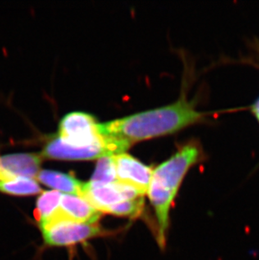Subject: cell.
Returning <instances> with one entry per match:
<instances>
[{
	"instance_id": "6da1fadb",
	"label": "cell",
	"mask_w": 259,
	"mask_h": 260,
	"mask_svg": "<svg viewBox=\"0 0 259 260\" xmlns=\"http://www.w3.org/2000/svg\"><path fill=\"white\" fill-rule=\"evenodd\" d=\"M203 116L192 104L182 98L164 107L99 123V132L104 138L117 141L129 148L140 141L178 132L198 122Z\"/></svg>"
},
{
	"instance_id": "7a4b0ae2",
	"label": "cell",
	"mask_w": 259,
	"mask_h": 260,
	"mask_svg": "<svg viewBox=\"0 0 259 260\" xmlns=\"http://www.w3.org/2000/svg\"><path fill=\"white\" fill-rule=\"evenodd\" d=\"M199 157L198 147L193 144L186 145L153 170L147 194L157 217V239L161 248L165 244L172 204L185 174L198 162Z\"/></svg>"
},
{
	"instance_id": "3957f363",
	"label": "cell",
	"mask_w": 259,
	"mask_h": 260,
	"mask_svg": "<svg viewBox=\"0 0 259 260\" xmlns=\"http://www.w3.org/2000/svg\"><path fill=\"white\" fill-rule=\"evenodd\" d=\"M45 243L50 246H69L102 234L97 223H84L65 219H53L39 224Z\"/></svg>"
},
{
	"instance_id": "277c9868",
	"label": "cell",
	"mask_w": 259,
	"mask_h": 260,
	"mask_svg": "<svg viewBox=\"0 0 259 260\" xmlns=\"http://www.w3.org/2000/svg\"><path fill=\"white\" fill-rule=\"evenodd\" d=\"M41 155L50 159L80 161L99 159L106 155L115 156L117 152L114 146L104 138L95 144L78 147L66 143L57 136L47 143Z\"/></svg>"
},
{
	"instance_id": "5b68a950",
	"label": "cell",
	"mask_w": 259,
	"mask_h": 260,
	"mask_svg": "<svg viewBox=\"0 0 259 260\" xmlns=\"http://www.w3.org/2000/svg\"><path fill=\"white\" fill-rule=\"evenodd\" d=\"M59 137L69 144L86 147L101 142L103 138L99 132V123L89 114L72 112L61 119Z\"/></svg>"
},
{
	"instance_id": "8992f818",
	"label": "cell",
	"mask_w": 259,
	"mask_h": 260,
	"mask_svg": "<svg viewBox=\"0 0 259 260\" xmlns=\"http://www.w3.org/2000/svg\"><path fill=\"white\" fill-rule=\"evenodd\" d=\"M78 196L83 197L101 213H105L110 206L119 202L142 197L132 187L117 181L111 184L91 181L83 183Z\"/></svg>"
},
{
	"instance_id": "52a82bcc",
	"label": "cell",
	"mask_w": 259,
	"mask_h": 260,
	"mask_svg": "<svg viewBox=\"0 0 259 260\" xmlns=\"http://www.w3.org/2000/svg\"><path fill=\"white\" fill-rule=\"evenodd\" d=\"M114 158L117 182L132 187L142 197L147 194L153 170L125 152L115 155Z\"/></svg>"
},
{
	"instance_id": "ba28073f",
	"label": "cell",
	"mask_w": 259,
	"mask_h": 260,
	"mask_svg": "<svg viewBox=\"0 0 259 260\" xmlns=\"http://www.w3.org/2000/svg\"><path fill=\"white\" fill-rule=\"evenodd\" d=\"M42 155L34 153L0 156V179L26 178L35 179L39 174Z\"/></svg>"
},
{
	"instance_id": "9c48e42d",
	"label": "cell",
	"mask_w": 259,
	"mask_h": 260,
	"mask_svg": "<svg viewBox=\"0 0 259 260\" xmlns=\"http://www.w3.org/2000/svg\"><path fill=\"white\" fill-rule=\"evenodd\" d=\"M101 215L100 211L93 208L80 196L64 194L61 196L58 211L48 221L53 219H65L84 223H97Z\"/></svg>"
},
{
	"instance_id": "30bf717a",
	"label": "cell",
	"mask_w": 259,
	"mask_h": 260,
	"mask_svg": "<svg viewBox=\"0 0 259 260\" xmlns=\"http://www.w3.org/2000/svg\"><path fill=\"white\" fill-rule=\"evenodd\" d=\"M37 178L46 186L50 187L56 191L64 192L69 194L78 196L83 185V183L74 175L54 170H41Z\"/></svg>"
},
{
	"instance_id": "8fae6325",
	"label": "cell",
	"mask_w": 259,
	"mask_h": 260,
	"mask_svg": "<svg viewBox=\"0 0 259 260\" xmlns=\"http://www.w3.org/2000/svg\"><path fill=\"white\" fill-rule=\"evenodd\" d=\"M0 191L16 197L35 196L42 192L37 180L26 178L0 179Z\"/></svg>"
},
{
	"instance_id": "7c38bea8",
	"label": "cell",
	"mask_w": 259,
	"mask_h": 260,
	"mask_svg": "<svg viewBox=\"0 0 259 260\" xmlns=\"http://www.w3.org/2000/svg\"><path fill=\"white\" fill-rule=\"evenodd\" d=\"M61 196L62 194L61 192L50 190L42 192L38 197L35 217L39 224L48 221L55 216L60 206Z\"/></svg>"
},
{
	"instance_id": "4fadbf2b",
	"label": "cell",
	"mask_w": 259,
	"mask_h": 260,
	"mask_svg": "<svg viewBox=\"0 0 259 260\" xmlns=\"http://www.w3.org/2000/svg\"><path fill=\"white\" fill-rule=\"evenodd\" d=\"M91 182L111 184L117 181L114 156L106 155L99 158Z\"/></svg>"
},
{
	"instance_id": "5bb4252c",
	"label": "cell",
	"mask_w": 259,
	"mask_h": 260,
	"mask_svg": "<svg viewBox=\"0 0 259 260\" xmlns=\"http://www.w3.org/2000/svg\"><path fill=\"white\" fill-rule=\"evenodd\" d=\"M143 206L144 200L142 197H139L135 199L125 200L113 205L105 211V213L111 214L115 216L137 217L142 214Z\"/></svg>"
},
{
	"instance_id": "9a60e30c",
	"label": "cell",
	"mask_w": 259,
	"mask_h": 260,
	"mask_svg": "<svg viewBox=\"0 0 259 260\" xmlns=\"http://www.w3.org/2000/svg\"><path fill=\"white\" fill-rule=\"evenodd\" d=\"M252 113L254 114L255 116L257 117L259 121V98L257 99V101L255 102L254 105L252 106Z\"/></svg>"
}]
</instances>
